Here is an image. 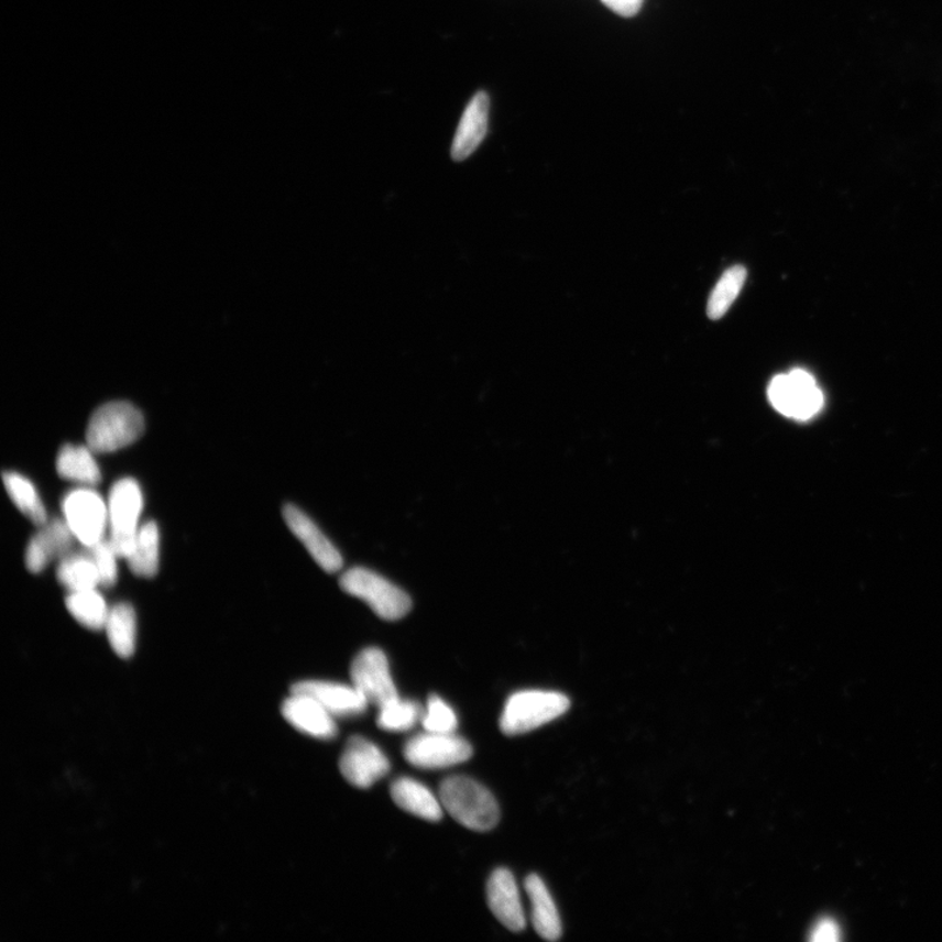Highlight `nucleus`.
Masks as SVG:
<instances>
[{"instance_id": "f257e3e1", "label": "nucleus", "mask_w": 942, "mask_h": 942, "mask_svg": "<svg viewBox=\"0 0 942 942\" xmlns=\"http://www.w3.org/2000/svg\"><path fill=\"white\" fill-rule=\"evenodd\" d=\"M440 801L442 808L462 826L481 833L493 830L501 819V810L493 793L468 777L442 780Z\"/></svg>"}, {"instance_id": "f03ea898", "label": "nucleus", "mask_w": 942, "mask_h": 942, "mask_svg": "<svg viewBox=\"0 0 942 942\" xmlns=\"http://www.w3.org/2000/svg\"><path fill=\"white\" fill-rule=\"evenodd\" d=\"M144 432V418L128 402H110L94 413L87 428V446L95 453H112L127 448Z\"/></svg>"}, {"instance_id": "7ed1b4c3", "label": "nucleus", "mask_w": 942, "mask_h": 942, "mask_svg": "<svg viewBox=\"0 0 942 942\" xmlns=\"http://www.w3.org/2000/svg\"><path fill=\"white\" fill-rule=\"evenodd\" d=\"M570 699L556 691L525 690L511 695L501 718V730L507 736L535 731L570 710Z\"/></svg>"}, {"instance_id": "20e7f679", "label": "nucleus", "mask_w": 942, "mask_h": 942, "mask_svg": "<svg viewBox=\"0 0 942 942\" xmlns=\"http://www.w3.org/2000/svg\"><path fill=\"white\" fill-rule=\"evenodd\" d=\"M143 511V494L140 483L131 478H122L113 484L108 501L109 543L117 556L129 558L133 551L140 518Z\"/></svg>"}, {"instance_id": "39448f33", "label": "nucleus", "mask_w": 942, "mask_h": 942, "mask_svg": "<svg viewBox=\"0 0 942 942\" xmlns=\"http://www.w3.org/2000/svg\"><path fill=\"white\" fill-rule=\"evenodd\" d=\"M346 593L363 600L380 618L397 621L412 611V599L401 588L366 568H352L341 578Z\"/></svg>"}, {"instance_id": "423d86ee", "label": "nucleus", "mask_w": 942, "mask_h": 942, "mask_svg": "<svg viewBox=\"0 0 942 942\" xmlns=\"http://www.w3.org/2000/svg\"><path fill=\"white\" fill-rule=\"evenodd\" d=\"M768 399L775 410L798 420L812 419L824 404L823 393L814 377L803 370L774 377L768 386Z\"/></svg>"}, {"instance_id": "0eeeda50", "label": "nucleus", "mask_w": 942, "mask_h": 942, "mask_svg": "<svg viewBox=\"0 0 942 942\" xmlns=\"http://www.w3.org/2000/svg\"><path fill=\"white\" fill-rule=\"evenodd\" d=\"M62 511L75 538L87 549L107 538L108 503L92 488L83 486L70 491L62 501Z\"/></svg>"}, {"instance_id": "6e6552de", "label": "nucleus", "mask_w": 942, "mask_h": 942, "mask_svg": "<svg viewBox=\"0 0 942 942\" xmlns=\"http://www.w3.org/2000/svg\"><path fill=\"white\" fill-rule=\"evenodd\" d=\"M404 755L415 767L439 770L469 760L473 757V747L456 733L426 731L407 741Z\"/></svg>"}, {"instance_id": "1a4fd4ad", "label": "nucleus", "mask_w": 942, "mask_h": 942, "mask_svg": "<svg viewBox=\"0 0 942 942\" xmlns=\"http://www.w3.org/2000/svg\"><path fill=\"white\" fill-rule=\"evenodd\" d=\"M351 681L366 703L383 706L399 698L383 650L365 648L351 665Z\"/></svg>"}, {"instance_id": "9d476101", "label": "nucleus", "mask_w": 942, "mask_h": 942, "mask_svg": "<svg viewBox=\"0 0 942 942\" xmlns=\"http://www.w3.org/2000/svg\"><path fill=\"white\" fill-rule=\"evenodd\" d=\"M343 778L357 788H370L391 770L390 760L371 741L353 736L349 740L339 760Z\"/></svg>"}, {"instance_id": "9b49d317", "label": "nucleus", "mask_w": 942, "mask_h": 942, "mask_svg": "<svg viewBox=\"0 0 942 942\" xmlns=\"http://www.w3.org/2000/svg\"><path fill=\"white\" fill-rule=\"evenodd\" d=\"M75 536L70 526L64 519L54 518L33 536L25 551V566L32 573L45 570L53 560H62L70 556L74 549Z\"/></svg>"}, {"instance_id": "f8f14e48", "label": "nucleus", "mask_w": 942, "mask_h": 942, "mask_svg": "<svg viewBox=\"0 0 942 942\" xmlns=\"http://www.w3.org/2000/svg\"><path fill=\"white\" fill-rule=\"evenodd\" d=\"M283 517L291 532L306 546L311 558L324 571L332 573L341 570L343 565L341 552L302 510L294 504H287L283 510Z\"/></svg>"}, {"instance_id": "ddd939ff", "label": "nucleus", "mask_w": 942, "mask_h": 942, "mask_svg": "<svg viewBox=\"0 0 942 942\" xmlns=\"http://www.w3.org/2000/svg\"><path fill=\"white\" fill-rule=\"evenodd\" d=\"M282 715L294 729L308 736L325 741L338 736L336 718L309 695L293 692L283 703Z\"/></svg>"}, {"instance_id": "4468645a", "label": "nucleus", "mask_w": 942, "mask_h": 942, "mask_svg": "<svg viewBox=\"0 0 942 942\" xmlns=\"http://www.w3.org/2000/svg\"><path fill=\"white\" fill-rule=\"evenodd\" d=\"M488 903L491 912L512 932H522L526 925L522 898L514 875L499 868L488 883Z\"/></svg>"}, {"instance_id": "2eb2a0df", "label": "nucleus", "mask_w": 942, "mask_h": 942, "mask_svg": "<svg viewBox=\"0 0 942 942\" xmlns=\"http://www.w3.org/2000/svg\"><path fill=\"white\" fill-rule=\"evenodd\" d=\"M293 692L316 699L335 718H357L369 706L353 686L342 683L303 681L293 686Z\"/></svg>"}, {"instance_id": "dca6fc26", "label": "nucleus", "mask_w": 942, "mask_h": 942, "mask_svg": "<svg viewBox=\"0 0 942 942\" xmlns=\"http://www.w3.org/2000/svg\"><path fill=\"white\" fill-rule=\"evenodd\" d=\"M490 100L484 92L477 94L470 101L457 129L452 145L454 161H465L486 136L489 128Z\"/></svg>"}, {"instance_id": "f3484780", "label": "nucleus", "mask_w": 942, "mask_h": 942, "mask_svg": "<svg viewBox=\"0 0 942 942\" xmlns=\"http://www.w3.org/2000/svg\"><path fill=\"white\" fill-rule=\"evenodd\" d=\"M525 889L530 899L533 925L539 936L549 941L559 940L563 932L562 920L543 878L537 875L526 877Z\"/></svg>"}, {"instance_id": "a211bd4d", "label": "nucleus", "mask_w": 942, "mask_h": 942, "mask_svg": "<svg viewBox=\"0 0 942 942\" xmlns=\"http://www.w3.org/2000/svg\"><path fill=\"white\" fill-rule=\"evenodd\" d=\"M391 795L401 809L419 819L438 822L442 819L441 801L435 798L421 782L410 778H399L393 782Z\"/></svg>"}, {"instance_id": "6ab92c4d", "label": "nucleus", "mask_w": 942, "mask_h": 942, "mask_svg": "<svg viewBox=\"0 0 942 942\" xmlns=\"http://www.w3.org/2000/svg\"><path fill=\"white\" fill-rule=\"evenodd\" d=\"M94 450L83 446L67 445L59 450L57 471L64 480L81 486L94 488L101 481V471L95 460Z\"/></svg>"}, {"instance_id": "aec40b11", "label": "nucleus", "mask_w": 942, "mask_h": 942, "mask_svg": "<svg viewBox=\"0 0 942 942\" xmlns=\"http://www.w3.org/2000/svg\"><path fill=\"white\" fill-rule=\"evenodd\" d=\"M128 562L131 572L136 577H155L161 565V529L156 523L149 522L141 525Z\"/></svg>"}, {"instance_id": "412c9836", "label": "nucleus", "mask_w": 942, "mask_h": 942, "mask_svg": "<svg viewBox=\"0 0 942 942\" xmlns=\"http://www.w3.org/2000/svg\"><path fill=\"white\" fill-rule=\"evenodd\" d=\"M106 629L110 647L122 659H129L134 654L136 640L134 607L128 602H121V604L110 609Z\"/></svg>"}, {"instance_id": "4be33fe9", "label": "nucleus", "mask_w": 942, "mask_h": 942, "mask_svg": "<svg viewBox=\"0 0 942 942\" xmlns=\"http://www.w3.org/2000/svg\"><path fill=\"white\" fill-rule=\"evenodd\" d=\"M66 606L81 626L95 632L106 629L110 609L97 588L68 593Z\"/></svg>"}, {"instance_id": "5701e85b", "label": "nucleus", "mask_w": 942, "mask_h": 942, "mask_svg": "<svg viewBox=\"0 0 942 942\" xmlns=\"http://www.w3.org/2000/svg\"><path fill=\"white\" fill-rule=\"evenodd\" d=\"M57 578L68 591H85L101 585L99 570L91 551L74 554L59 560Z\"/></svg>"}, {"instance_id": "b1692460", "label": "nucleus", "mask_w": 942, "mask_h": 942, "mask_svg": "<svg viewBox=\"0 0 942 942\" xmlns=\"http://www.w3.org/2000/svg\"><path fill=\"white\" fill-rule=\"evenodd\" d=\"M3 482L11 501L32 523L43 526L47 523L46 510L34 484L15 471H4Z\"/></svg>"}, {"instance_id": "393cba45", "label": "nucleus", "mask_w": 942, "mask_h": 942, "mask_svg": "<svg viewBox=\"0 0 942 942\" xmlns=\"http://www.w3.org/2000/svg\"><path fill=\"white\" fill-rule=\"evenodd\" d=\"M746 274V269L740 265L726 270L716 287L713 288L709 306H706V315L711 320H719L730 310L744 287Z\"/></svg>"}, {"instance_id": "a878e982", "label": "nucleus", "mask_w": 942, "mask_h": 942, "mask_svg": "<svg viewBox=\"0 0 942 942\" xmlns=\"http://www.w3.org/2000/svg\"><path fill=\"white\" fill-rule=\"evenodd\" d=\"M424 712L417 702L397 698L380 706L377 725L387 732H407L421 722Z\"/></svg>"}, {"instance_id": "bb28decb", "label": "nucleus", "mask_w": 942, "mask_h": 942, "mask_svg": "<svg viewBox=\"0 0 942 942\" xmlns=\"http://www.w3.org/2000/svg\"><path fill=\"white\" fill-rule=\"evenodd\" d=\"M420 723L425 731L435 733H456L457 726H459V720H457L452 706H449L438 695L428 698Z\"/></svg>"}, {"instance_id": "cd10ccee", "label": "nucleus", "mask_w": 942, "mask_h": 942, "mask_svg": "<svg viewBox=\"0 0 942 942\" xmlns=\"http://www.w3.org/2000/svg\"><path fill=\"white\" fill-rule=\"evenodd\" d=\"M88 550L91 551L97 570H99L101 585L112 587L118 578L117 559L120 557L117 556L109 539H102L101 543Z\"/></svg>"}, {"instance_id": "c85d7f7f", "label": "nucleus", "mask_w": 942, "mask_h": 942, "mask_svg": "<svg viewBox=\"0 0 942 942\" xmlns=\"http://www.w3.org/2000/svg\"><path fill=\"white\" fill-rule=\"evenodd\" d=\"M810 940L813 942H836L841 940V928L836 921L824 918L815 923Z\"/></svg>"}]
</instances>
